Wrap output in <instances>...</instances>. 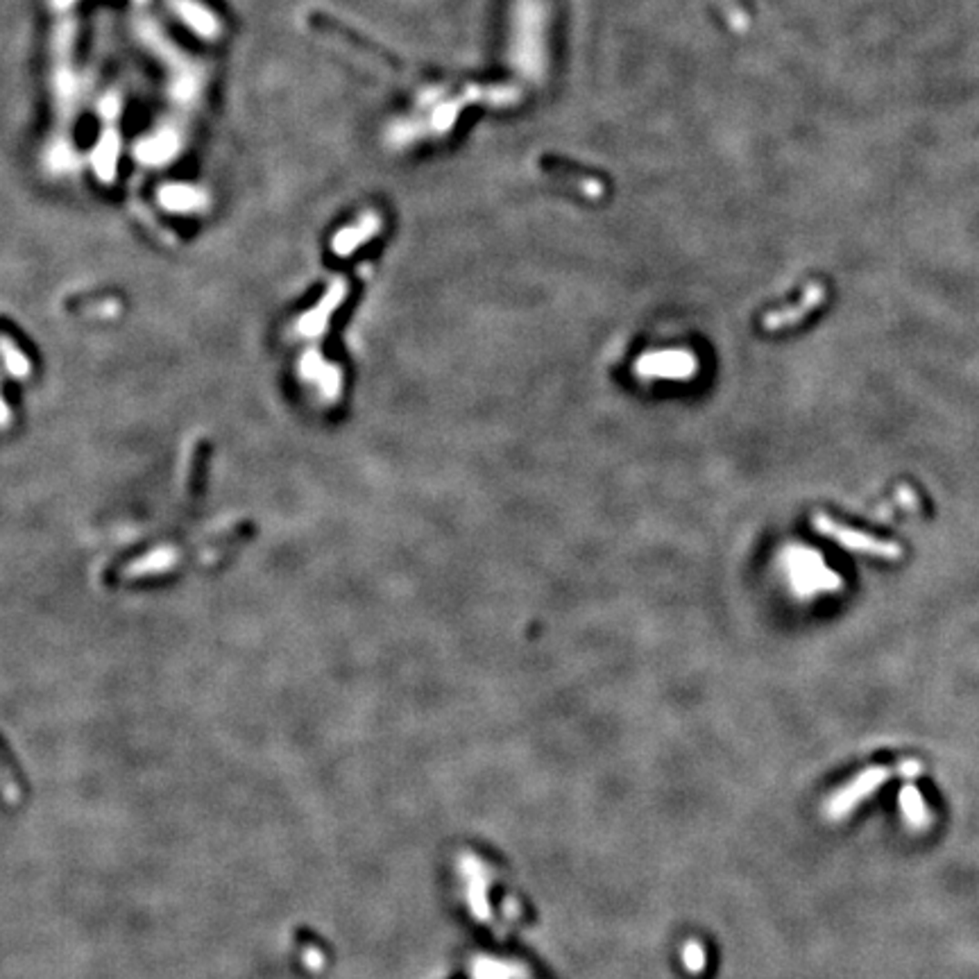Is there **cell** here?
Wrapping results in <instances>:
<instances>
[{
	"label": "cell",
	"instance_id": "cell-1",
	"mask_svg": "<svg viewBox=\"0 0 979 979\" xmlns=\"http://www.w3.org/2000/svg\"><path fill=\"white\" fill-rule=\"evenodd\" d=\"M923 764L918 760H903L898 767H871L866 771H862L860 776L852 778L851 782L843 784L839 791H834L832 796L825 802V816L830 821H841L864 801L869 793H873L875 789H880L882 784L889 780L891 776H903L904 780H912V778L921 776Z\"/></svg>",
	"mask_w": 979,
	"mask_h": 979
},
{
	"label": "cell",
	"instance_id": "cell-2",
	"mask_svg": "<svg viewBox=\"0 0 979 979\" xmlns=\"http://www.w3.org/2000/svg\"><path fill=\"white\" fill-rule=\"evenodd\" d=\"M811 524H814V531H819L821 535L830 537V540L839 542L843 549H851V551H857V554H866V556H873V558H884V560H895L903 556V549H900V545H895V542L880 540V537L869 535V533H862L851 526H843V524L834 522L832 517H828V515H823V513L814 515Z\"/></svg>",
	"mask_w": 979,
	"mask_h": 979
},
{
	"label": "cell",
	"instance_id": "cell-3",
	"mask_svg": "<svg viewBox=\"0 0 979 979\" xmlns=\"http://www.w3.org/2000/svg\"><path fill=\"white\" fill-rule=\"evenodd\" d=\"M458 873H461L463 886H465V900L470 913L479 923H490V884L492 878H495L492 869L481 857H476L474 852H463V855L458 857Z\"/></svg>",
	"mask_w": 979,
	"mask_h": 979
},
{
	"label": "cell",
	"instance_id": "cell-4",
	"mask_svg": "<svg viewBox=\"0 0 979 979\" xmlns=\"http://www.w3.org/2000/svg\"><path fill=\"white\" fill-rule=\"evenodd\" d=\"M635 372L642 379H674V382H685L699 372V361L691 352L685 350H669V352H651V354L639 356L635 363Z\"/></svg>",
	"mask_w": 979,
	"mask_h": 979
},
{
	"label": "cell",
	"instance_id": "cell-5",
	"mask_svg": "<svg viewBox=\"0 0 979 979\" xmlns=\"http://www.w3.org/2000/svg\"><path fill=\"white\" fill-rule=\"evenodd\" d=\"M472 979H531V968L517 959L479 954L470 964Z\"/></svg>",
	"mask_w": 979,
	"mask_h": 979
},
{
	"label": "cell",
	"instance_id": "cell-6",
	"mask_svg": "<svg viewBox=\"0 0 979 979\" xmlns=\"http://www.w3.org/2000/svg\"><path fill=\"white\" fill-rule=\"evenodd\" d=\"M821 300H823V291H821L819 286H811L801 304H793V306H789V309L778 311V313L767 315V318H764V327H767L769 331H776V329H784V327H789V324H796L798 320L805 318L811 309H816V304H819Z\"/></svg>",
	"mask_w": 979,
	"mask_h": 979
},
{
	"label": "cell",
	"instance_id": "cell-7",
	"mask_svg": "<svg viewBox=\"0 0 979 979\" xmlns=\"http://www.w3.org/2000/svg\"><path fill=\"white\" fill-rule=\"evenodd\" d=\"M900 807H903L904 821H907L913 830H923L930 825V810H927V805L923 802L921 791H918L916 787H912V784L900 791Z\"/></svg>",
	"mask_w": 979,
	"mask_h": 979
},
{
	"label": "cell",
	"instance_id": "cell-8",
	"mask_svg": "<svg viewBox=\"0 0 979 979\" xmlns=\"http://www.w3.org/2000/svg\"><path fill=\"white\" fill-rule=\"evenodd\" d=\"M680 957H683L685 971L691 973V975H700V973L705 971V966H708V953H705L703 943H699L696 939L687 941Z\"/></svg>",
	"mask_w": 979,
	"mask_h": 979
}]
</instances>
